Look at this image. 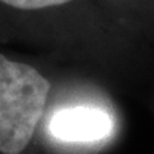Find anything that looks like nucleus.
I'll use <instances>...</instances> for the list:
<instances>
[{
	"label": "nucleus",
	"instance_id": "nucleus-1",
	"mask_svg": "<svg viewBox=\"0 0 154 154\" xmlns=\"http://www.w3.org/2000/svg\"><path fill=\"white\" fill-rule=\"evenodd\" d=\"M50 84L31 66L0 54V152L19 154L41 118Z\"/></svg>",
	"mask_w": 154,
	"mask_h": 154
},
{
	"label": "nucleus",
	"instance_id": "nucleus-2",
	"mask_svg": "<svg viewBox=\"0 0 154 154\" xmlns=\"http://www.w3.org/2000/svg\"><path fill=\"white\" fill-rule=\"evenodd\" d=\"M113 119L108 112L95 107H69L59 109L49 122V132L68 143H94L108 137Z\"/></svg>",
	"mask_w": 154,
	"mask_h": 154
},
{
	"label": "nucleus",
	"instance_id": "nucleus-3",
	"mask_svg": "<svg viewBox=\"0 0 154 154\" xmlns=\"http://www.w3.org/2000/svg\"><path fill=\"white\" fill-rule=\"evenodd\" d=\"M0 2H3L4 4H8V5H11L13 8L32 11V9L62 5V4H66L71 2V0H0Z\"/></svg>",
	"mask_w": 154,
	"mask_h": 154
}]
</instances>
